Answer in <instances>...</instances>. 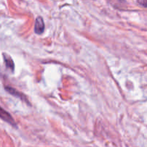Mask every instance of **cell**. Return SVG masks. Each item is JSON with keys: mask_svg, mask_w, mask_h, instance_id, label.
Segmentation results:
<instances>
[{"mask_svg": "<svg viewBox=\"0 0 147 147\" xmlns=\"http://www.w3.org/2000/svg\"><path fill=\"white\" fill-rule=\"evenodd\" d=\"M3 58H4V63H5L6 67H7V68L10 69L12 71H14V64L12 57H10V55H8L4 53V54H3Z\"/></svg>", "mask_w": 147, "mask_h": 147, "instance_id": "cell-4", "label": "cell"}, {"mask_svg": "<svg viewBox=\"0 0 147 147\" xmlns=\"http://www.w3.org/2000/svg\"><path fill=\"white\" fill-rule=\"evenodd\" d=\"M0 119H1L3 121L9 123L12 126H16V123L14 121V119L12 118V116L8 112L6 111L4 109H3L1 107H0Z\"/></svg>", "mask_w": 147, "mask_h": 147, "instance_id": "cell-1", "label": "cell"}, {"mask_svg": "<svg viewBox=\"0 0 147 147\" xmlns=\"http://www.w3.org/2000/svg\"><path fill=\"white\" fill-rule=\"evenodd\" d=\"M5 90H7L9 93H10L11 95H12V96H14L15 97L19 98H20L21 100L25 101V103H29V101H28V100H27V98H26V96H24V94H22V93L19 92L18 90H15V89L13 88H11V87H5Z\"/></svg>", "mask_w": 147, "mask_h": 147, "instance_id": "cell-3", "label": "cell"}, {"mask_svg": "<svg viewBox=\"0 0 147 147\" xmlns=\"http://www.w3.org/2000/svg\"><path fill=\"white\" fill-rule=\"evenodd\" d=\"M138 3L144 7H147V0H137Z\"/></svg>", "mask_w": 147, "mask_h": 147, "instance_id": "cell-5", "label": "cell"}, {"mask_svg": "<svg viewBox=\"0 0 147 147\" xmlns=\"http://www.w3.org/2000/svg\"><path fill=\"white\" fill-rule=\"evenodd\" d=\"M45 30V24L43 22V18L41 17H37L35 22V28L34 31L36 34H40L44 32Z\"/></svg>", "mask_w": 147, "mask_h": 147, "instance_id": "cell-2", "label": "cell"}]
</instances>
